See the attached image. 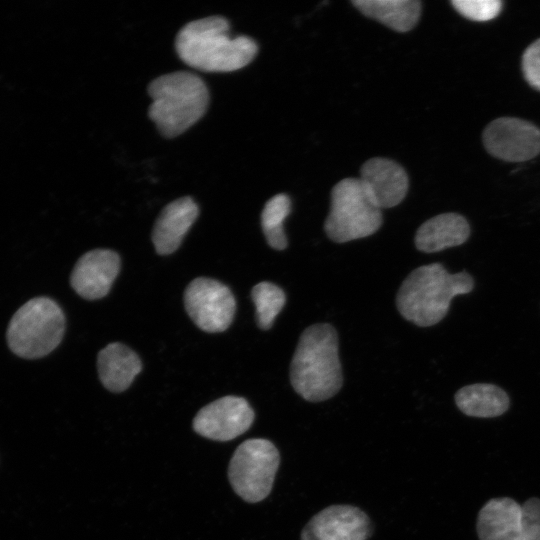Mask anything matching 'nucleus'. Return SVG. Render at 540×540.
Here are the masks:
<instances>
[{
	"instance_id": "obj_24",
	"label": "nucleus",
	"mask_w": 540,
	"mask_h": 540,
	"mask_svg": "<svg viewBox=\"0 0 540 540\" xmlns=\"http://www.w3.org/2000/svg\"><path fill=\"white\" fill-rule=\"evenodd\" d=\"M522 70L526 81L540 91V39H537L524 51Z\"/></svg>"
},
{
	"instance_id": "obj_13",
	"label": "nucleus",
	"mask_w": 540,
	"mask_h": 540,
	"mask_svg": "<svg viewBox=\"0 0 540 540\" xmlns=\"http://www.w3.org/2000/svg\"><path fill=\"white\" fill-rule=\"evenodd\" d=\"M360 181L380 209L398 205L406 196L409 180L398 163L387 158H371L360 169Z\"/></svg>"
},
{
	"instance_id": "obj_17",
	"label": "nucleus",
	"mask_w": 540,
	"mask_h": 540,
	"mask_svg": "<svg viewBox=\"0 0 540 540\" xmlns=\"http://www.w3.org/2000/svg\"><path fill=\"white\" fill-rule=\"evenodd\" d=\"M99 379L112 392H122L142 370L138 355L127 346L115 342L104 347L98 354Z\"/></svg>"
},
{
	"instance_id": "obj_4",
	"label": "nucleus",
	"mask_w": 540,
	"mask_h": 540,
	"mask_svg": "<svg viewBox=\"0 0 540 540\" xmlns=\"http://www.w3.org/2000/svg\"><path fill=\"white\" fill-rule=\"evenodd\" d=\"M152 99L149 117L165 137H175L194 125L206 112L209 92L204 81L188 71L154 79L148 86Z\"/></svg>"
},
{
	"instance_id": "obj_15",
	"label": "nucleus",
	"mask_w": 540,
	"mask_h": 540,
	"mask_svg": "<svg viewBox=\"0 0 540 540\" xmlns=\"http://www.w3.org/2000/svg\"><path fill=\"white\" fill-rule=\"evenodd\" d=\"M479 540H522V506L510 497L492 498L480 509Z\"/></svg>"
},
{
	"instance_id": "obj_18",
	"label": "nucleus",
	"mask_w": 540,
	"mask_h": 540,
	"mask_svg": "<svg viewBox=\"0 0 540 540\" xmlns=\"http://www.w3.org/2000/svg\"><path fill=\"white\" fill-rule=\"evenodd\" d=\"M458 409L467 416L493 418L504 414L510 405L509 396L490 383H475L459 389L455 394Z\"/></svg>"
},
{
	"instance_id": "obj_5",
	"label": "nucleus",
	"mask_w": 540,
	"mask_h": 540,
	"mask_svg": "<svg viewBox=\"0 0 540 540\" xmlns=\"http://www.w3.org/2000/svg\"><path fill=\"white\" fill-rule=\"evenodd\" d=\"M64 331L65 316L59 305L48 297H36L14 313L6 336L15 355L37 359L48 355L60 344Z\"/></svg>"
},
{
	"instance_id": "obj_11",
	"label": "nucleus",
	"mask_w": 540,
	"mask_h": 540,
	"mask_svg": "<svg viewBox=\"0 0 540 540\" xmlns=\"http://www.w3.org/2000/svg\"><path fill=\"white\" fill-rule=\"evenodd\" d=\"M369 517L351 505H332L314 515L301 532V540H367Z\"/></svg>"
},
{
	"instance_id": "obj_10",
	"label": "nucleus",
	"mask_w": 540,
	"mask_h": 540,
	"mask_svg": "<svg viewBox=\"0 0 540 540\" xmlns=\"http://www.w3.org/2000/svg\"><path fill=\"white\" fill-rule=\"evenodd\" d=\"M253 421L254 411L246 399L225 396L198 411L193 429L208 439L229 441L246 432Z\"/></svg>"
},
{
	"instance_id": "obj_9",
	"label": "nucleus",
	"mask_w": 540,
	"mask_h": 540,
	"mask_svg": "<svg viewBox=\"0 0 540 540\" xmlns=\"http://www.w3.org/2000/svg\"><path fill=\"white\" fill-rule=\"evenodd\" d=\"M483 143L489 154L498 159L523 162L540 153V129L523 119L501 117L486 126Z\"/></svg>"
},
{
	"instance_id": "obj_22",
	"label": "nucleus",
	"mask_w": 540,
	"mask_h": 540,
	"mask_svg": "<svg viewBox=\"0 0 540 540\" xmlns=\"http://www.w3.org/2000/svg\"><path fill=\"white\" fill-rule=\"evenodd\" d=\"M454 8L465 18L473 21H488L501 11L499 0H454Z\"/></svg>"
},
{
	"instance_id": "obj_21",
	"label": "nucleus",
	"mask_w": 540,
	"mask_h": 540,
	"mask_svg": "<svg viewBox=\"0 0 540 540\" xmlns=\"http://www.w3.org/2000/svg\"><path fill=\"white\" fill-rule=\"evenodd\" d=\"M251 297L256 307V322L259 328L268 330L286 302L284 291L277 285L263 281L255 285Z\"/></svg>"
},
{
	"instance_id": "obj_1",
	"label": "nucleus",
	"mask_w": 540,
	"mask_h": 540,
	"mask_svg": "<svg viewBox=\"0 0 540 540\" xmlns=\"http://www.w3.org/2000/svg\"><path fill=\"white\" fill-rule=\"evenodd\" d=\"M229 22L210 16L187 23L177 34L175 49L188 66L206 72H231L248 65L258 46L247 36L230 37Z\"/></svg>"
},
{
	"instance_id": "obj_16",
	"label": "nucleus",
	"mask_w": 540,
	"mask_h": 540,
	"mask_svg": "<svg viewBox=\"0 0 540 540\" xmlns=\"http://www.w3.org/2000/svg\"><path fill=\"white\" fill-rule=\"evenodd\" d=\"M470 236L468 221L457 213H443L425 221L415 235L416 248L425 253L463 244Z\"/></svg>"
},
{
	"instance_id": "obj_6",
	"label": "nucleus",
	"mask_w": 540,
	"mask_h": 540,
	"mask_svg": "<svg viewBox=\"0 0 540 540\" xmlns=\"http://www.w3.org/2000/svg\"><path fill=\"white\" fill-rule=\"evenodd\" d=\"M381 224V209L370 199L359 178H345L333 187L324 223L332 241L344 243L370 236Z\"/></svg>"
},
{
	"instance_id": "obj_12",
	"label": "nucleus",
	"mask_w": 540,
	"mask_h": 540,
	"mask_svg": "<svg viewBox=\"0 0 540 540\" xmlns=\"http://www.w3.org/2000/svg\"><path fill=\"white\" fill-rule=\"evenodd\" d=\"M120 270V258L112 250L95 249L82 255L70 277L75 292L87 300L108 294Z\"/></svg>"
},
{
	"instance_id": "obj_7",
	"label": "nucleus",
	"mask_w": 540,
	"mask_h": 540,
	"mask_svg": "<svg viewBox=\"0 0 540 540\" xmlns=\"http://www.w3.org/2000/svg\"><path fill=\"white\" fill-rule=\"evenodd\" d=\"M279 464V451L271 441L248 439L236 448L231 457L229 482L235 493L246 502H260L271 492Z\"/></svg>"
},
{
	"instance_id": "obj_20",
	"label": "nucleus",
	"mask_w": 540,
	"mask_h": 540,
	"mask_svg": "<svg viewBox=\"0 0 540 540\" xmlns=\"http://www.w3.org/2000/svg\"><path fill=\"white\" fill-rule=\"evenodd\" d=\"M291 209L290 198L286 194H277L270 198L261 214V226L270 247L283 250L287 247V237L283 224Z\"/></svg>"
},
{
	"instance_id": "obj_8",
	"label": "nucleus",
	"mask_w": 540,
	"mask_h": 540,
	"mask_svg": "<svg viewBox=\"0 0 540 540\" xmlns=\"http://www.w3.org/2000/svg\"><path fill=\"white\" fill-rule=\"evenodd\" d=\"M187 314L203 331L218 333L231 324L236 302L231 290L221 282L199 277L191 281L184 292Z\"/></svg>"
},
{
	"instance_id": "obj_3",
	"label": "nucleus",
	"mask_w": 540,
	"mask_h": 540,
	"mask_svg": "<svg viewBox=\"0 0 540 540\" xmlns=\"http://www.w3.org/2000/svg\"><path fill=\"white\" fill-rule=\"evenodd\" d=\"M473 288L474 279L466 271L451 274L440 263L423 265L402 282L396 306L406 320L428 327L446 316L455 296L470 293Z\"/></svg>"
},
{
	"instance_id": "obj_19",
	"label": "nucleus",
	"mask_w": 540,
	"mask_h": 540,
	"mask_svg": "<svg viewBox=\"0 0 540 540\" xmlns=\"http://www.w3.org/2000/svg\"><path fill=\"white\" fill-rule=\"evenodd\" d=\"M352 4L363 15L397 32L414 28L421 14L418 0H354Z\"/></svg>"
},
{
	"instance_id": "obj_14",
	"label": "nucleus",
	"mask_w": 540,
	"mask_h": 540,
	"mask_svg": "<svg viewBox=\"0 0 540 540\" xmlns=\"http://www.w3.org/2000/svg\"><path fill=\"white\" fill-rule=\"evenodd\" d=\"M198 206L190 197L176 199L166 205L157 218L152 242L160 255L173 253L198 217Z\"/></svg>"
},
{
	"instance_id": "obj_2",
	"label": "nucleus",
	"mask_w": 540,
	"mask_h": 540,
	"mask_svg": "<svg viewBox=\"0 0 540 540\" xmlns=\"http://www.w3.org/2000/svg\"><path fill=\"white\" fill-rule=\"evenodd\" d=\"M290 382L310 402L327 400L340 390L338 336L330 324H314L302 332L290 364Z\"/></svg>"
},
{
	"instance_id": "obj_23",
	"label": "nucleus",
	"mask_w": 540,
	"mask_h": 540,
	"mask_svg": "<svg viewBox=\"0 0 540 540\" xmlns=\"http://www.w3.org/2000/svg\"><path fill=\"white\" fill-rule=\"evenodd\" d=\"M522 506V540H540V498H529Z\"/></svg>"
}]
</instances>
